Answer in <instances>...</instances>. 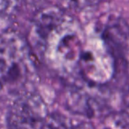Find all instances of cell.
<instances>
[{
  "instance_id": "cell-3",
  "label": "cell",
  "mask_w": 129,
  "mask_h": 129,
  "mask_svg": "<svg viewBox=\"0 0 129 129\" xmlns=\"http://www.w3.org/2000/svg\"><path fill=\"white\" fill-rule=\"evenodd\" d=\"M9 4H10L9 2H0V12L6 9Z\"/></svg>"
},
{
  "instance_id": "cell-2",
  "label": "cell",
  "mask_w": 129,
  "mask_h": 129,
  "mask_svg": "<svg viewBox=\"0 0 129 129\" xmlns=\"http://www.w3.org/2000/svg\"><path fill=\"white\" fill-rule=\"evenodd\" d=\"M12 46L8 43L0 41V84L13 81L21 75V66L19 54L12 51Z\"/></svg>"
},
{
  "instance_id": "cell-1",
  "label": "cell",
  "mask_w": 129,
  "mask_h": 129,
  "mask_svg": "<svg viewBox=\"0 0 129 129\" xmlns=\"http://www.w3.org/2000/svg\"><path fill=\"white\" fill-rule=\"evenodd\" d=\"M43 106L35 98L22 99L16 102L9 111L10 129H40L43 125Z\"/></svg>"
}]
</instances>
